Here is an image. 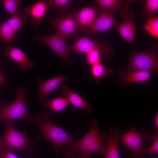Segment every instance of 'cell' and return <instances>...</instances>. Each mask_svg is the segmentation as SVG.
Returning a JSON list of instances; mask_svg holds the SVG:
<instances>
[{"mask_svg": "<svg viewBox=\"0 0 158 158\" xmlns=\"http://www.w3.org/2000/svg\"><path fill=\"white\" fill-rule=\"evenodd\" d=\"M98 121H92L90 129L80 139L74 138L64 145L62 154L67 158H73L75 153L78 152L83 158H90L93 154L98 153L104 155L106 147L102 140L98 128Z\"/></svg>", "mask_w": 158, "mask_h": 158, "instance_id": "6da1fadb", "label": "cell"}, {"mask_svg": "<svg viewBox=\"0 0 158 158\" xmlns=\"http://www.w3.org/2000/svg\"><path fill=\"white\" fill-rule=\"evenodd\" d=\"M53 114L47 112L36 116L32 122L41 128V134L37 139L44 138L47 139L58 153L61 147L71 141L74 138L62 128L53 123L51 119Z\"/></svg>", "mask_w": 158, "mask_h": 158, "instance_id": "7a4b0ae2", "label": "cell"}, {"mask_svg": "<svg viewBox=\"0 0 158 158\" xmlns=\"http://www.w3.org/2000/svg\"><path fill=\"white\" fill-rule=\"evenodd\" d=\"M7 130L0 138V148L8 150L13 152H26L33 154L34 151L30 146L31 140L24 131H20L14 127V121L6 122Z\"/></svg>", "mask_w": 158, "mask_h": 158, "instance_id": "3957f363", "label": "cell"}, {"mask_svg": "<svg viewBox=\"0 0 158 158\" xmlns=\"http://www.w3.org/2000/svg\"><path fill=\"white\" fill-rule=\"evenodd\" d=\"M15 92L17 95L16 99L11 103L5 104L2 103L0 107V120L6 122L14 120L23 119L25 121L32 122L31 118L28 115L26 103V96L28 89L20 87Z\"/></svg>", "mask_w": 158, "mask_h": 158, "instance_id": "277c9868", "label": "cell"}, {"mask_svg": "<svg viewBox=\"0 0 158 158\" xmlns=\"http://www.w3.org/2000/svg\"><path fill=\"white\" fill-rule=\"evenodd\" d=\"M154 134L151 132L142 130L138 132L133 126L127 132L120 135L119 142L123 143L130 151L132 158H142L146 153V145L143 140H152Z\"/></svg>", "mask_w": 158, "mask_h": 158, "instance_id": "5b68a950", "label": "cell"}, {"mask_svg": "<svg viewBox=\"0 0 158 158\" xmlns=\"http://www.w3.org/2000/svg\"><path fill=\"white\" fill-rule=\"evenodd\" d=\"M158 45L155 43L143 52L131 51L129 61L124 68L134 70L157 72L158 70Z\"/></svg>", "mask_w": 158, "mask_h": 158, "instance_id": "8992f818", "label": "cell"}, {"mask_svg": "<svg viewBox=\"0 0 158 158\" xmlns=\"http://www.w3.org/2000/svg\"><path fill=\"white\" fill-rule=\"evenodd\" d=\"M69 48L71 52H78L85 54L97 50L107 61L110 60L115 54L114 50L110 41L104 40L100 42L97 40H90L83 36L77 39Z\"/></svg>", "mask_w": 158, "mask_h": 158, "instance_id": "52a82bcc", "label": "cell"}, {"mask_svg": "<svg viewBox=\"0 0 158 158\" xmlns=\"http://www.w3.org/2000/svg\"><path fill=\"white\" fill-rule=\"evenodd\" d=\"M72 11L61 14L58 17L49 19L48 23L52 25L56 33L65 40L70 38H76L79 34L81 27Z\"/></svg>", "mask_w": 158, "mask_h": 158, "instance_id": "ba28073f", "label": "cell"}, {"mask_svg": "<svg viewBox=\"0 0 158 158\" xmlns=\"http://www.w3.org/2000/svg\"><path fill=\"white\" fill-rule=\"evenodd\" d=\"M97 9L99 15L92 23L88 26L81 27L80 31L83 32V36L88 37L92 34L111 29L117 24L113 13L106 10Z\"/></svg>", "mask_w": 158, "mask_h": 158, "instance_id": "9c48e42d", "label": "cell"}, {"mask_svg": "<svg viewBox=\"0 0 158 158\" xmlns=\"http://www.w3.org/2000/svg\"><path fill=\"white\" fill-rule=\"evenodd\" d=\"M34 39L35 40L41 42L48 46L63 59L65 66L69 65V55L71 52L69 47L67 46L66 40L63 38L56 33L43 37L35 34L34 35Z\"/></svg>", "mask_w": 158, "mask_h": 158, "instance_id": "30bf717a", "label": "cell"}, {"mask_svg": "<svg viewBox=\"0 0 158 158\" xmlns=\"http://www.w3.org/2000/svg\"><path fill=\"white\" fill-rule=\"evenodd\" d=\"M120 134L119 128L111 127L108 131L100 135L102 141L106 143L105 158H120L118 143Z\"/></svg>", "mask_w": 158, "mask_h": 158, "instance_id": "8fae6325", "label": "cell"}, {"mask_svg": "<svg viewBox=\"0 0 158 158\" xmlns=\"http://www.w3.org/2000/svg\"><path fill=\"white\" fill-rule=\"evenodd\" d=\"M122 20L118 25L117 30L123 39L133 45L136 31L134 22L135 13L133 11H128L122 14Z\"/></svg>", "mask_w": 158, "mask_h": 158, "instance_id": "7c38bea8", "label": "cell"}, {"mask_svg": "<svg viewBox=\"0 0 158 158\" xmlns=\"http://www.w3.org/2000/svg\"><path fill=\"white\" fill-rule=\"evenodd\" d=\"M67 77L66 75H59L46 81H44L41 78L36 79L35 82L38 87L37 94L43 105L47 100V96L58 87Z\"/></svg>", "mask_w": 158, "mask_h": 158, "instance_id": "4fadbf2b", "label": "cell"}, {"mask_svg": "<svg viewBox=\"0 0 158 158\" xmlns=\"http://www.w3.org/2000/svg\"><path fill=\"white\" fill-rule=\"evenodd\" d=\"M151 72L146 71L128 70L122 68L120 69L118 73L120 80L118 85H126L130 83H147L152 75Z\"/></svg>", "mask_w": 158, "mask_h": 158, "instance_id": "5bb4252c", "label": "cell"}, {"mask_svg": "<svg viewBox=\"0 0 158 158\" xmlns=\"http://www.w3.org/2000/svg\"><path fill=\"white\" fill-rule=\"evenodd\" d=\"M4 55L18 63L19 69L22 71H29L36 64L23 51L13 46H6Z\"/></svg>", "mask_w": 158, "mask_h": 158, "instance_id": "9a60e30c", "label": "cell"}, {"mask_svg": "<svg viewBox=\"0 0 158 158\" xmlns=\"http://www.w3.org/2000/svg\"><path fill=\"white\" fill-rule=\"evenodd\" d=\"M134 0H96L97 8L108 10L114 14L121 15L128 11L129 5Z\"/></svg>", "mask_w": 158, "mask_h": 158, "instance_id": "2e32d148", "label": "cell"}, {"mask_svg": "<svg viewBox=\"0 0 158 158\" xmlns=\"http://www.w3.org/2000/svg\"><path fill=\"white\" fill-rule=\"evenodd\" d=\"M48 6V0H42L24 8L26 14L32 18L31 22L34 27H37L41 24V20L46 14Z\"/></svg>", "mask_w": 158, "mask_h": 158, "instance_id": "e0dca14e", "label": "cell"}, {"mask_svg": "<svg viewBox=\"0 0 158 158\" xmlns=\"http://www.w3.org/2000/svg\"><path fill=\"white\" fill-rule=\"evenodd\" d=\"M60 90L63 96L75 107L84 110L87 114H90L92 105L87 104L79 95L70 90L66 85L62 86Z\"/></svg>", "mask_w": 158, "mask_h": 158, "instance_id": "ac0fdd59", "label": "cell"}, {"mask_svg": "<svg viewBox=\"0 0 158 158\" xmlns=\"http://www.w3.org/2000/svg\"><path fill=\"white\" fill-rule=\"evenodd\" d=\"M98 12L97 7H85L75 13V18L81 27L88 26L97 17Z\"/></svg>", "mask_w": 158, "mask_h": 158, "instance_id": "d6986e66", "label": "cell"}, {"mask_svg": "<svg viewBox=\"0 0 158 158\" xmlns=\"http://www.w3.org/2000/svg\"><path fill=\"white\" fill-rule=\"evenodd\" d=\"M28 20V16L24 11L19 8L14 15L12 16L6 21L17 34L21 28L26 25Z\"/></svg>", "mask_w": 158, "mask_h": 158, "instance_id": "ffe728a7", "label": "cell"}, {"mask_svg": "<svg viewBox=\"0 0 158 158\" xmlns=\"http://www.w3.org/2000/svg\"><path fill=\"white\" fill-rule=\"evenodd\" d=\"M113 72L112 69L106 67L101 62L91 66V74L95 78L98 83L109 76Z\"/></svg>", "mask_w": 158, "mask_h": 158, "instance_id": "44dd1931", "label": "cell"}, {"mask_svg": "<svg viewBox=\"0 0 158 158\" xmlns=\"http://www.w3.org/2000/svg\"><path fill=\"white\" fill-rule=\"evenodd\" d=\"M17 34L6 22L0 23V42L6 44L16 40Z\"/></svg>", "mask_w": 158, "mask_h": 158, "instance_id": "7402d4cb", "label": "cell"}, {"mask_svg": "<svg viewBox=\"0 0 158 158\" xmlns=\"http://www.w3.org/2000/svg\"><path fill=\"white\" fill-rule=\"evenodd\" d=\"M71 1L70 0H48V8L61 14L68 13L71 11L70 4Z\"/></svg>", "mask_w": 158, "mask_h": 158, "instance_id": "603a6c76", "label": "cell"}, {"mask_svg": "<svg viewBox=\"0 0 158 158\" xmlns=\"http://www.w3.org/2000/svg\"><path fill=\"white\" fill-rule=\"evenodd\" d=\"M69 104L68 100L64 97L47 100L43 106L54 111H59L64 109Z\"/></svg>", "mask_w": 158, "mask_h": 158, "instance_id": "cb8c5ba5", "label": "cell"}, {"mask_svg": "<svg viewBox=\"0 0 158 158\" xmlns=\"http://www.w3.org/2000/svg\"><path fill=\"white\" fill-rule=\"evenodd\" d=\"M158 9V0H146L142 12L145 18V21L154 17Z\"/></svg>", "mask_w": 158, "mask_h": 158, "instance_id": "d4e9b609", "label": "cell"}, {"mask_svg": "<svg viewBox=\"0 0 158 158\" xmlns=\"http://www.w3.org/2000/svg\"><path fill=\"white\" fill-rule=\"evenodd\" d=\"M142 28L155 39L158 37V18L154 17L147 20Z\"/></svg>", "mask_w": 158, "mask_h": 158, "instance_id": "484cf974", "label": "cell"}, {"mask_svg": "<svg viewBox=\"0 0 158 158\" xmlns=\"http://www.w3.org/2000/svg\"><path fill=\"white\" fill-rule=\"evenodd\" d=\"M1 2L6 11L12 16L14 15L19 9L22 3L20 0H3Z\"/></svg>", "mask_w": 158, "mask_h": 158, "instance_id": "4316f807", "label": "cell"}, {"mask_svg": "<svg viewBox=\"0 0 158 158\" xmlns=\"http://www.w3.org/2000/svg\"><path fill=\"white\" fill-rule=\"evenodd\" d=\"M86 54V61L91 66L101 62V54L97 50H94Z\"/></svg>", "mask_w": 158, "mask_h": 158, "instance_id": "83f0119b", "label": "cell"}, {"mask_svg": "<svg viewBox=\"0 0 158 158\" xmlns=\"http://www.w3.org/2000/svg\"><path fill=\"white\" fill-rule=\"evenodd\" d=\"M152 140L153 142L150 146L146 150V152L155 154L158 153V130L157 129L154 134Z\"/></svg>", "mask_w": 158, "mask_h": 158, "instance_id": "f1b7e54d", "label": "cell"}, {"mask_svg": "<svg viewBox=\"0 0 158 158\" xmlns=\"http://www.w3.org/2000/svg\"><path fill=\"white\" fill-rule=\"evenodd\" d=\"M0 158H19L11 150L0 148Z\"/></svg>", "mask_w": 158, "mask_h": 158, "instance_id": "f546056e", "label": "cell"}, {"mask_svg": "<svg viewBox=\"0 0 158 158\" xmlns=\"http://www.w3.org/2000/svg\"><path fill=\"white\" fill-rule=\"evenodd\" d=\"M6 78L0 70V85H4L6 82Z\"/></svg>", "mask_w": 158, "mask_h": 158, "instance_id": "4dcf8cb0", "label": "cell"}, {"mask_svg": "<svg viewBox=\"0 0 158 158\" xmlns=\"http://www.w3.org/2000/svg\"><path fill=\"white\" fill-rule=\"evenodd\" d=\"M155 125L157 129H158V114L157 113L154 119Z\"/></svg>", "mask_w": 158, "mask_h": 158, "instance_id": "1f68e13d", "label": "cell"}, {"mask_svg": "<svg viewBox=\"0 0 158 158\" xmlns=\"http://www.w3.org/2000/svg\"><path fill=\"white\" fill-rule=\"evenodd\" d=\"M73 158H83V157H82L80 156H79V157L75 156V157Z\"/></svg>", "mask_w": 158, "mask_h": 158, "instance_id": "d6a6232c", "label": "cell"}, {"mask_svg": "<svg viewBox=\"0 0 158 158\" xmlns=\"http://www.w3.org/2000/svg\"><path fill=\"white\" fill-rule=\"evenodd\" d=\"M2 103V102H0V107L1 105V104Z\"/></svg>", "mask_w": 158, "mask_h": 158, "instance_id": "836d02e7", "label": "cell"}, {"mask_svg": "<svg viewBox=\"0 0 158 158\" xmlns=\"http://www.w3.org/2000/svg\"></svg>", "mask_w": 158, "mask_h": 158, "instance_id": "e575fe53", "label": "cell"}]
</instances>
